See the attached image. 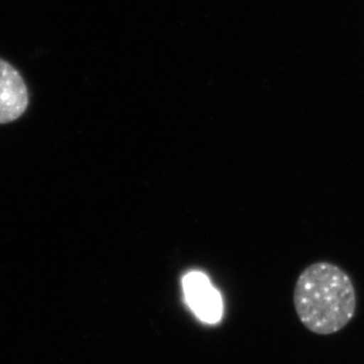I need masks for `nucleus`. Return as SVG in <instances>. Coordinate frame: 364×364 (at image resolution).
Listing matches in <instances>:
<instances>
[{
    "label": "nucleus",
    "instance_id": "2",
    "mask_svg": "<svg viewBox=\"0 0 364 364\" xmlns=\"http://www.w3.org/2000/svg\"><path fill=\"white\" fill-rule=\"evenodd\" d=\"M183 291L190 309L200 321L209 324L220 322L223 316V301L205 274L188 272L183 279Z\"/></svg>",
    "mask_w": 364,
    "mask_h": 364
},
{
    "label": "nucleus",
    "instance_id": "3",
    "mask_svg": "<svg viewBox=\"0 0 364 364\" xmlns=\"http://www.w3.org/2000/svg\"><path fill=\"white\" fill-rule=\"evenodd\" d=\"M28 104L30 95L24 78L12 64L0 58V125L18 121Z\"/></svg>",
    "mask_w": 364,
    "mask_h": 364
},
{
    "label": "nucleus",
    "instance_id": "1",
    "mask_svg": "<svg viewBox=\"0 0 364 364\" xmlns=\"http://www.w3.org/2000/svg\"><path fill=\"white\" fill-rule=\"evenodd\" d=\"M294 306L301 323L317 335H333L350 323L358 296L350 276L330 262H316L299 274Z\"/></svg>",
    "mask_w": 364,
    "mask_h": 364
}]
</instances>
